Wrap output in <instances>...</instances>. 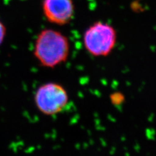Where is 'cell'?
<instances>
[{"label":"cell","instance_id":"1","mask_svg":"<svg viewBox=\"0 0 156 156\" xmlns=\"http://www.w3.org/2000/svg\"><path fill=\"white\" fill-rule=\"evenodd\" d=\"M70 50V42L66 35L55 29H45L37 35L33 54L41 66L54 68L67 61Z\"/></svg>","mask_w":156,"mask_h":156},{"label":"cell","instance_id":"2","mask_svg":"<svg viewBox=\"0 0 156 156\" xmlns=\"http://www.w3.org/2000/svg\"><path fill=\"white\" fill-rule=\"evenodd\" d=\"M117 33L110 24L96 22L88 27L83 37L85 49L96 57H107L113 51L116 44Z\"/></svg>","mask_w":156,"mask_h":156},{"label":"cell","instance_id":"3","mask_svg":"<svg viewBox=\"0 0 156 156\" xmlns=\"http://www.w3.org/2000/svg\"><path fill=\"white\" fill-rule=\"evenodd\" d=\"M34 101L42 114L53 116L61 113L66 108L69 96L61 85L50 82L38 88L34 95Z\"/></svg>","mask_w":156,"mask_h":156},{"label":"cell","instance_id":"4","mask_svg":"<svg viewBox=\"0 0 156 156\" xmlns=\"http://www.w3.org/2000/svg\"><path fill=\"white\" fill-rule=\"evenodd\" d=\"M42 8L47 20L58 26L69 23L75 12L72 0H42Z\"/></svg>","mask_w":156,"mask_h":156},{"label":"cell","instance_id":"5","mask_svg":"<svg viewBox=\"0 0 156 156\" xmlns=\"http://www.w3.org/2000/svg\"><path fill=\"white\" fill-rule=\"evenodd\" d=\"M110 99L111 103L115 105H120L124 101V96L119 93V92H115L110 96Z\"/></svg>","mask_w":156,"mask_h":156},{"label":"cell","instance_id":"6","mask_svg":"<svg viewBox=\"0 0 156 156\" xmlns=\"http://www.w3.org/2000/svg\"><path fill=\"white\" fill-rule=\"evenodd\" d=\"M6 36V27L4 24L0 21V46L3 42L5 37Z\"/></svg>","mask_w":156,"mask_h":156}]
</instances>
